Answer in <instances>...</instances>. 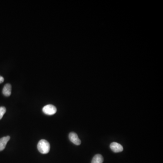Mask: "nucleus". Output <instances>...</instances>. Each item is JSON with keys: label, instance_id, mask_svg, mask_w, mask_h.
<instances>
[{"label": "nucleus", "instance_id": "obj_9", "mask_svg": "<svg viewBox=\"0 0 163 163\" xmlns=\"http://www.w3.org/2000/svg\"><path fill=\"white\" fill-rule=\"evenodd\" d=\"M4 78L3 77L0 76V83H2L4 82Z\"/></svg>", "mask_w": 163, "mask_h": 163}, {"label": "nucleus", "instance_id": "obj_2", "mask_svg": "<svg viewBox=\"0 0 163 163\" xmlns=\"http://www.w3.org/2000/svg\"><path fill=\"white\" fill-rule=\"evenodd\" d=\"M42 111L46 115H53L57 112V109L54 106L49 104L43 106Z\"/></svg>", "mask_w": 163, "mask_h": 163}, {"label": "nucleus", "instance_id": "obj_4", "mask_svg": "<svg viewBox=\"0 0 163 163\" xmlns=\"http://www.w3.org/2000/svg\"><path fill=\"white\" fill-rule=\"evenodd\" d=\"M110 147L111 150L115 153L121 152L123 150L122 146L117 142H114L111 143Z\"/></svg>", "mask_w": 163, "mask_h": 163}, {"label": "nucleus", "instance_id": "obj_3", "mask_svg": "<svg viewBox=\"0 0 163 163\" xmlns=\"http://www.w3.org/2000/svg\"><path fill=\"white\" fill-rule=\"evenodd\" d=\"M69 139L70 141L75 145L79 146L81 144V140L78 138V135L75 132H71L69 134Z\"/></svg>", "mask_w": 163, "mask_h": 163}, {"label": "nucleus", "instance_id": "obj_1", "mask_svg": "<svg viewBox=\"0 0 163 163\" xmlns=\"http://www.w3.org/2000/svg\"><path fill=\"white\" fill-rule=\"evenodd\" d=\"M38 151L42 154H46L50 151V146L49 142L46 140H41L37 145Z\"/></svg>", "mask_w": 163, "mask_h": 163}, {"label": "nucleus", "instance_id": "obj_8", "mask_svg": "<svg viewBox=\"0 0 163 163\" xmlns=\"http://www.w3.org/2000/svg\"><path fill=\"white\" fill-rule=\"evenodd\" d=\"M6 112V108L4 106H1L0 107V120L2 119Z\"/></svg>", "mask_w": 163, "mask_h": 163}, {"label": "nucleus", "instance_id": "obj_7", "mask_svg": "<svg viewBox=\"0 0 163 163\" xmlns=\"http://www.w3.org/2000/svg\"><path fill=\"white\" fill-rule=\"evenodd\" d=\"M103 160V157L101 154H96L93 158L91 163H102Z\"/></svg>", "mask_w": 163, "mask_h": 163}, {"label": "nucleus", "instance_id": "obj_6", "mask_svg": "<svg viewBox=\"0 0 163 163\" xmlns=\"http://www.w3.org/2000/svg\"><path fill=\"white\" fill-rule=\"evenodd\" d=\"M2 93L6 97H9L12 93V86L7 83L4 86L2 90Z\"/></svg>", "mask_w": 163, "mask_h": 163}, {"label": "nucleus", "instance_id": "obj_5", "mask_svg": "<svg viewBox=\"0 0 163 163\" xmlns=\"http://www.w3.org/2000/svg\"><path fill=\"white\" fill-rule=\"evenodd\" d=\"M10 139V136H7L0 139V151L5 149L7 142Z\"/></svg>", "mask_w": 163, "mask_h": 163}]
</instances>
